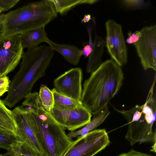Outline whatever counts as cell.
Listing matches in <instances>:
<instances>
[{"instance_id":"obj_1","label":"cell","mask_w":156,"mask_h":156,"mask_svg":"<svg viewBox=\"0 0 156 156\" xmlns=\"http://www.w3.org/2000/svg\"><path fill=\"white\" fill-rule=\"evenodd\" d=\"M55 51L42 45L24 52L19 70L12 79L6 98L3 100L10 108L29 95L35 83L45 74Z\"/></svg>"},{"instance_id":"obj_2","label":"cell","mask_w":156,"mask_h":156,"mask_svg":"<svg viewBox=\"0 0 156 156\" xmlns=\"http://www.w3.org/2000/svg\"><path fill=\"white\" fill-rule=\"evenodd\" d=\"M123 79L121 67L112 59L106 60L85 81L81 102L91 113L98 110L118 93Z\"/></svg>"},{"instance_id":"obj_3","label":"cell","mask_w":156,"mask_h":156,"mask_svg":"<svg viewBox=\"0 0 156 156\" xmlns=\"http://www.w3.org/2000/svg\"><path fill=\"white\" fill-rule=\"evenodd\" d=\"M23 106L29 108L37 136L45 156H62L71 145L65 129L54 119L41 104L38 93H31L25 98Z\"/></svg>"},{"instance_id":"obj_4","label":"cell","mask_w":156,"mask_h":156,"mask_svg":"<svg viewBox=\"0 0 156 156\" xmlns=\"http://www.w3.org/2000/svg\"><path fill=\"white\" fill-rule=\"evenodd\" d=\"M57 13L52 0L29 3L0 15L4 25V37L45 27L56 18Z\"/></svg>"},{"instance_id":"obj_5","label":"cell","mask_w":156,"mask_h":156,"mask_svg":"<svg viewBox=\"0 0 156 156\" xmlns=\"http://www.w3.org/2000/svg\"><path fill=\"white\" fill-rule=\"evenodd\" d=\"M156 75L145 103L129 110L121 111L114 107L126 119L128 128L125 138L133 146L137 143H156V130L153 126L156 118V101L154 96Z\"/></svg>"},{"instance_id":"obj_6","label":"cell","mask_w":156,"mask_h":156,"mask_svg":"<svg viewBox=\"0 0 156 156\" xmlns=\"http://www.w3.org/2000/svg\"><path fill=\"white\" fill-rule=\"evenodd\" d=\"M12 111L17 126L20 140L36 154L45 156L36 133L34 118L29 108L23 106H19Z\"/></svg>"},{"instance_id":"obj_7","label":"cell","mask_w":156,"mask_h":156,"mask_svg":"<svg viewBox=\"0 0 156 156\" xmlns=\"http://www.w3.org/2000/svg\"><path fill=\"white\" fill-rule=\"evenodd\" d=\"M110 143L105 129H95L72 141L62 156H94Z\"/></svg>"},{"instance_id":"obj_8","label":"cell","mask_w":156,"mask_h":156,"mask_svg":"<svg viewBox=\"0 0 156 156\" xmlns=\"http://www.w3.org/2000/svg\"><path fill=\"white\" fill-rule=\"evenodd\" d=\"M20 35L0 39V76H7L18 65L24 52Z\"/></svg>"},{"instance_id":"obj_9","label":"cell","mask_w":156,"mask_h":156,"mask_svg":"<svg viewBox=\"0 0 156 156\" xmlns=\"http://www.w3.org/2000/svg\"><path fill=\"white\" fill-rule=\"evenodd\" d=\"M105 45L112 59L121 67L127 62V50L121 25L112 20L105 23Z\"/></svg>"},{"instance_id":"obj_10","label":"cell","mask_w":156,"mask_h":156,"mask_svg":"<svg viewBox=\"0 0 156 156\" xmlns=\"http://www.w3.org/2000/svg\"><path fill=\"white\" fill-rule=\"evenodd\" d=\"M140 31L141 36L133 45L144 69L156 71V25L144 27Z\"/></svg>"},{"instance_id":"obj_11","label":"cell","mask_w":156,"mask_h":156,"mask_svg":"<svg viewBox=\"0 0 156 156\" xmlns=\"http://www.w3.org/2000/svg\"><path fill=\"white\" fill-rule=\"evenodd\" d=\"M50 112L58 124L71 131L86 125L91 121L92 116L91 112L83 105L69 109L53 108Z\"/></svg>"},{"instance_id":"obj_12","label":"cell","mask_w":156,"mask_h":156,"mask_svg":"<svg viewBox=\"0 0 156 156\" xmlns=\"http://www.w3.org/2000/svg\"><path fill=\"white\" fill-rule=\"evenodd\" d=\"M82 80V69L79 68H72L55 80V88L59 93L81 101Z\"/></svg>"},{"instance_id":"obj_13","label":"cell","mask_w":156,"mask_h":156,"mask_svg":"<svg viewBox=\"0 0 156 156\" xmlns=\"http://www.w3.org/2000/svg\"><path fill=\"white\" fill-rule=\"evenodd\" d=\"M91 114L93 116V119L84 127L76 131H71L68 133L67 136L69 139L79 136H84L101 125L110 114L108 105Z\"/></svg>"},{"instance_id":"obj_14","label":"cell","mask_w":156,"mask_h":156,"mask_svg":"<svg viewBox=\"0 0 156 156\" xmlns=\"http://www.w3.org/2000/svg\"><path fill=\"white\" fill-rule=\"evenodd\" d=\"M0 133L15 136L19 138L18 127L12 111L6 106L0 99Z\"/></svg>"},{"instance_id":"obj_15","label":"cell","mask_w":156,"mask_h":156,"mask_svg":"<svg viewBox=\"0 0 156 156\" xmlns=\"http://www.w3.org/2000/svg\"><path fill=\"white\" fill-rule=\"evenodd\" d=\"M54 51L62 55L69 63L74 65L79 63L80 58L83 55L82 49L74 45L56 43L48 38L46 42Z\"/></svg>"},{"instance_id":"obj_16","label":"cell","mask_w":156,"mask_h":156,"mask_svg":"<svg viewBox=\"0 0 156 156\" xmlns=\"http://www.w3.org/2000/svg\"><path fill=\"white\" fill-rule=\"evenodd\" d=\"M45 27L34 29L20 34L23 49H31L38 47L41 43L46 42L48 38Z\"/></svg>"},{"instance_id":"obj_17","label":"cell","mask_w":156,"mask_h":156,"mask_svg":"<svg viewBox=\"0 0 156 156\" xmlns=\"http://www.w3.org/2000/svg\"><path fill=\"white\" fill-rule=\"evenodd\" d=\"M105 45L104 40L95 34L92 51L88 57L86 69L87 73H91L102 63L101 58Z\"/></svg>"},{"instance_id":"obj_18","label":"cell","mask_w":156,"mask_h":156,"mask_svg":"<svg viewBox=\"0 0 156 156\" xmlns=\"http://www.w3.org/2000/svg\"><path fill=\"white\" fill-rule=\"evenodd\" d=\"M51 91L54 97V107L60 109H69L76 108L83 105L78 101L58 92L54 88Z\"/></svg>"},{"instance_id":"obj_19","label":"cell","mask_w":156,"mask_h":156,"mask_svg":"<svg viewBox=\"0 0 156 156\" xmlns=\"http://www.w3.org/2000/svg\"><path fill=\"white\" fill-rule=\"evenodd\" d=\"M55 10L61 15L68 12L77 5L81 4H91L98 2L97 0H52Z\"/></svg>"},{"instance_id":"obj_20","label":"cell","mask_w":156,"mask_h":156,"mask_svg":"<svg viewBox=\"0 0 156 156\" xmlns=\"http://www.w3.org/2000/svg\"><path fill=\"white\" fill-rule=\"evenodd\" d=\"M38 94L41 104L46 110L50 112L54 107V97L51 90L46 85L42 84Z\"/></svg>"},{"instance_id":"obj_21","label":"cell","mask_w":156,"mask_h":156,"mask_svg":"<svg viewBox=\"0 0 156 156\" xmlns=\"http://www.w3.org/2000/svg\"><path fill=\"white\" fill-rule=\"evenodd\" d=\"M3 156H42L36 154L20 141L17 145L10 151L2 154Z\"/></svg>"},{"instance_id":"obj_22","label":"cell","mask_w":156,"mask_h":156,"mask_svg":"<svg viewBox=\"0 0 156 156\" xmlns=\"http://www.w3.org/2000/svg\"><path fill=\"white\" fill-rule=\"evenodd\" d=\"M19 138L11 135L0 133V148L11 151L18 144Z\"/></svg>"},{"instance_id":"obj_23","label":"cell","mask_w":156,"mask_h":156,"mask_svg":"<svg viewBox=\"0 0 156 156\" xmlns=\"http://www.w3.org/2000/svg\"><path fill=\"white\" fill-rule=\"evenodd\" d=\"M19 0H0V11H7L15 6Z\"/></svg>"},{"instance_id":"obj_24","label":"cell","mask_w":156,"mask_h":156,"mask_svg":"<svg viewBox=\"0 0 156 156\" xmlns=\"http://www.w3.org/2000/svg\"><path fill=\"white\" fill-rule=\"evenodd\" d=\"M10 81L8 76L0 77V96L9 91Z\"/></svg>"},{"instance_id":"obj_25","label":"cell","mask_w":156,"mask_h":156,"mask_svg":"<svg viewBox=\"0 0 156 156\" xmlns=\"http://www.w3.org/2000/svg\"><path fill=\"white\" fill-rule=\"evenodd\" d=\"M122 2L126 6L133 8L141 7L146 3L144 0H125Z\"/></svg>"},{"instance_id":"obj_26","label":"cell","mask_w":156,"mask_h":156,"mask_svg":"<svg viewBox=\"0 0 156 156\" xmlns=\"http://www.w3.org/2000/svg\"><path fill=\"white\" fill-rule=\"evenodd\" d=\"M128 37L126 40V43L129 44H133L139 40L141 36V33L140 30H136L133 33L129 31L128 33Z\"/></svg>"},{"instance_id":"obj_27","label":"cell","mask_w":156,"mask_h":156,"mask_svg":"<svg viewBox=\"0 0 156 156\" xmlns=\"http://www.w3.org/2000/svg\"><path fill=\"white\" fill-rule=\"evenodd\" d=\"M117 156H151L147 153L140 152L131 149L127 153H122Z\"/></svg>"},{"instance_id":"obj_28","label":"cell","mask_w":156,"mask_h":156,"mask_svg":"<svg viewBox=\"0 0 156 156\" xmlns=\"http://www.w3.org/2000/svg\"><path fill=\"white\" fill-rule=\"evenodd\" d=\"M83 48L82 49L83 55L85 58L88 57L92 51L93 47L87 43L86 44H84Z\"/></svg>"},{"instance_id":"obj_29","label":"cell","mask_w":156,"mask_h":156,"mask_svg":"<svg viewBox=\"0 0 156 156\" xmlns=\"http://www.w3.org/2000/svg\"><path fill=\"white\" fill-rule=\"evenodd\" d=\"M91 19V15L90 14H87L84 15L81 22L83 23H86L88 22Z\"/></svg>"},{"instance_id":"obj_30","label":"cell","mask_w":156,"mask_h":156,"mask_svg":"<svg viewBox=\"0 0 156 156\" xmlns=\"http://www.w3.org/2000/svg\"><path fill=\"white\" fill-rule=\"evenodd\" d=\"M4 25L2 23L0 22V39L4 36Z\"/></svg>"},{"instance_id":"obj_31","label":"cell","mask_w":156,"mask_h":156,"mask_svg":"<svg viewBox=\"0 0 156 156\" xmlns=\"http://www.w3.org/2000/svg\"><path fill=\"white\" fill-rule=\"evenodd\" d=\"M0 156H3L2 154H0Z\"/></svg>"},{"instance_id":"obj_32","label":"cell","mask_w":156,"mask_h":156,"mask_svg":"<svg viewBox=\"0 0 156 156\" xmlns=\"http://www.w3.org/2000/svg\"><path fill=\"white\" fill-rule=\"evenodd\" d=\"M1 11H0V13H1Z\"/></svg>"},{"instance_id":"obj_33","label":"cell","mask_w":156,"mask_h":156,"mask_svg":"<svg viewBox=\"0 0 156 156\" xmlns=\"http://www.w3.org/2000/svg\"><path fill=\"white\" fill-rule=\"evenodd\" d=\"M0 77H1V76H0Z\"/></svg>"}]
</instances>
